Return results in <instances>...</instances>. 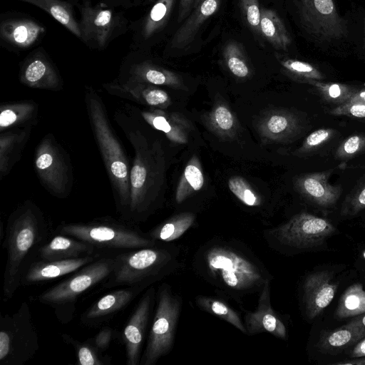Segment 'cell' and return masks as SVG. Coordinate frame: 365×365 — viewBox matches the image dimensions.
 <instances>
[{
	"label": "cell",
	"mask_w": 365,
	"mask_h": 365,
	"mask_svg": "<svg viewBox=\"0 0 365 365\" xmlns=\"http://www.w3.org/2000/svg\"><path fill=\"white\" fill-rule=\"evenodd\" d=\"M365 337V328L347 323L342 327L323 332L318 342L319 349L326 353H336Z\"/></svg>",
	"instance_id": "30"
},
{
	"label": "cell",
	"mask_w": 365,
	"mask_h": 365,
	"mask_svg": "<svg viewBox=\"0 0 365 365\" xmlns=\"http://www.w3.org/2000/svg\"><path fill=\"white\" fill-rule=\"evenodd\" d=\"M34 165L36 175L44 188L58 198L67 197L73 185V174L67 152L51 133L38 144Z\"/></svg>",
	"instance_id": "10"
},
{
	"label": "cell",
	"mask_w": 365,
	"mask_h": 365,
	"mask_svg": "<svg viewBox=\"0 0 365 365\" xmlns=\"http://www.w3.org/2000/svg\"><path fill=\"white\" fill-rule=\"evenodd\" d=\"M304 30L319 41L340 40L347 36L346 22L334 0H296Z\"/></svg>",
	"instance_id": "11"
},
{
	"label": "cell",
	"mask_w": 365,
	"mask_h": 365,
	"mask_svg": "<svg viewBox=\"0 0 365 365\" xmlns=\"http://www.w3.org/2000/svg\"><path fill=\"white\" fill-rule=\"evenodd\" d=\"M222 0H202L175 33L171 47L186 48L195 38L203 23L220 9Z\"/></svg>",
	"instance_id": "27"
},
{
	"label": "cell",
	"mask_w": 365,
	"mask_h": 365,
	"mask_svg": "<svg viewBox=\"0 0 365 365\" xmlns=\"http://www.w3.org/2000/svg\"><path fill=\"white\" fill-rule=\"evenodd\" d=\"M54 232L77 238L97 250L125 251L150 247L158 241L143 232L136 223L111 216L87 222H62Z\"/></svg>",
	"instance_id": "4"
},
{
	"label": "cell",
	"mask_w": 365,
	"mask_h": 365,
	"mask_svg": "<svg viewBox=\"0 0 365 365\" xmlns=\"http://www.w3.org/2000/svg\"><path fill=\"white\" fill-rule=\"evenodd\" d=\"M191 212L176 215L151 230L148 234L156 241L170 242L180 237L194 223Z\"/></svg>",
	"instance_id": "34"
},
{
	"label": "cell",
	"mask_w": 365,
	"mask_h": 365,
	"mask_svg": "<svg viewBox=\"0 0 365 365\" xmlns=\"http://www.w3.org/2000/svg\"><path fill=\"white\" fill-rule=\"evenodd\" d=\"M349 101L359 102L365 104V88L358 89Z\"/></svg>",
	"instance_id": "53"
},
{
	"label": "cell",
	"mask_w": 365,
	"mask_h": 365,
	"mask_svg": "<svg viewBox=\"0 0 365 365\" xmlns=\"http://www.w3.org/2000/svg\"><path fill=\"white\" fill-rule=\"evenodd\" d=\"M33 126L14 128L0 134V180L9 174L21 157Z\"/></svg>",
	"instance_id": "28"
},
{
	"label": "cell",
	"mask_w": 365,
	"mask_h": 365,
	"mask_svg": "<svg viewBox=\"0 0 365 365\" xmlns=\"http://www.w3.org/2000/svg\"><path fill=\"white\" fill-rule=\"evenodd\" d=\"M115 267L101 284V289L151 285L170 273L175 267L174 251L158 245L121 251L115 254Z\"/></svg>",
	"instance_id": "6"
},
{
	"label": "cell",
	"mask_w": 365,
	"mask_h": 365,
	"mask_svg": "<svg viewBox=\"0 0 365 365\" xmlns=\"http://www.w3.org/2000/svg\"><path fill=\"white\" fill-rule=\"evenodd\" d=\"M19 81L24 86L36 89L60 91L63 82L57 68L43 51H36L21 66Z\"/></svg>",
	"instance_id": "16"
},
{
	"label": "cell",
	"mask_w": 365,
	"mask_h": 365,
	"mask_svg": "<svg viewBox=\"0 0 365 365\" xmlns=\"http://www.w3.org/2000/svg\"><path fill=\"white\" fill-rule=\"evenodd\" d=\"M332 170L309 173L297 178L295 187L298 192L313 203L321 207L334 205L339 200L341 187L329 182Z\"/></svg>",
	"instance_id": "21"
},
{
	"label": "cell",
	"mask_w": 365,
	"mask_h": 365,
	"mask_svg": "<svg viewBox=\"0 0 365 365\" xmlns=\"http://www.w3.org/2000/svg\"><path fill=\"white\" fill-rule=\"evenodd\" d=\"M135 110L150 126L163 132L172 142L180 144L187 142L190 127L182 116L155 108L148 110Z\"/></svg>",
	"instance_id": "25"
},
{
	"label": "cell",
	"mask_w": 365,
	"mask_h": 365,
	"mask_svg": "<svg viewBox=\"0 0 365 365\" xmlns=\"http://www.w3.org/2000/svg\"><path fill=\"white\" fill-rule=\"evenodd\" d=\"M364 258H365V252H364Z\"/></svg>",
	"instance_id": "55"
},
{
	"label": "cell",
	"mask_w": 365,
	"mask_h": 365,
	"mask_svg": "<svg viewBox=\"0 0 365 365\" xmlns=\"http://www.w3.org/2000/svg\"><path fill=\"white\" fill-rule=\"evenodd\" d=\"M228 187L243 204L250 207L261 205L260 197L245 178L240 176L231 177L228 180Z\"/></svg>",
	"instance_id": "43"
},
{
	"label": "cell",
	"mask_w": 365,
	"mask_h": 365,
	"mask_svg": "<svg viewBox=\"0 0 365 365\" xmlns=\"http://www.w3.org/2000/svg\"><path fill=\"white\" fill-rule=\"evenodd\" d=\"M205 262L211 276L235 290L252 289L263 286L267 280L255 264L227 246L210 247Z\"/></svg>",
	"instance_id": "9"
},
{
	"label": "cell",
	"mask_w": 365,
	"mask_h": 365,
	"mask_svg": "<svg viewBox=\"0 0 365 365\" xmlns=\"http://www.w3.org/2000/svg\"><path fill=\"white\" fill-rule=\"evenodd\" d=\"M365 209V182L356 187L344 201L341 213L356 215Z\"/></svg>",
	"instance_id": "47"
},
{
	"label": "cell",
	"mask_w": 365,
	"mask_h": 365,
	"mask_svg": "<svg viewBox=\"0 0 365 365\" xmlns=\"http://www.w3.org/2000/svg\"><path fill=\"white\" fill-rule=\"evenodd\" d=\"M36 6L49 14L78 38H81L79 23L77 22L72 5L63 0H19Z\"/></svg>",
	"instance_id": "33"
},
{
	"label": "cell",
	"mask_w": 365,
	"mask_h": 365,
	"mask_svg": "<svg viewBox=\"0 0 365 365\" xmlns=\"http://www.w3.org/2000/svg\"><path fill=\"white\" fill-rule=\"evenodd\" d=\"M114 118L134 150L130 171V205L125 220L137 224L145 221L155 208L164 159L159 143L149 141L129 110H117Z\"/></svg>",
	"instance_id": "1"
},
{
	"label": "cell",
	"mask_w": 365,
	"mask_h": 365,
	"mask_svg": "<svg viewBox=\"0 0 365 365\" xmlns=\"http://www.w3.org/2000/svg\"><path fill=\"white\" fill-rule=\"evenodd\" d=\"M335 230L334 225L326 219L301 212L270 232L284 245L305 249L322 245Z\"/></svg>",
	"instance_id": "12"
},
{
	"label": "cell",
	"mask_w": 365,
	"mask_h": 365,
	"mask_svg": "<svg viewBox=\"0 0 365 365\" xmlns=\"http://www.w3.org/2000/svg\"><path fill=\"white\" fill-rule=\"evenodd\" d=\"M115 332L111 327H104L92 338L95 346L101 354L108 349L115 336Z\"/></svg>",
	"instance_id": "49"
},
{
	"label": "cell",
	"mask_w": 365,
	"mask_h": 365,
	"mask_svg": "<svg viewBox=\"0 0 365 365\" xmlns=\"http://www.w3.org/2000/svg\"><path fill=\"white\" fill-rule=\"evenodd\" d=\"M175 0H157L148 14L142 29V35L148 39L159 31L167 23Z\"/></svg>",
	"instance_id": "38"
},
{
	"label": "cell",
	"mask_w": 365,
	"mask_h": 365,
	"mask_svg": "<svg viewBox=\"0 0 365 365\" xmlns=\"http://www.w3.org/2000/svg\"><path fill=\"white\" fill-rule=\"evenodd\" d=\"M81 38L92 47L104 48L119 25L118 18L108 9L87 4L81 6Z\"/></svg>",
	"instance_id": "14"
},
{
	"label": "cell",
	"mask_w": 365,
	"mask_h": 365,
	"mask_svg": "<svg viewBox=\"0 0 365 365\" xmlns=\"http://www.w3.org/2000/svg\"><path fill=\"white\" fill-rule=\"evenodd\" d=\"M103 254L99 251L93 255L72 259L52 261L36 259L24 272L21 286L48 282L71 274Z\"/></svg>",
	"instance_id": "18"
},
{
	"label": "cell",
	"mask_w": 365,
	"mask_h": 365,
	"mask_svg": "<svg viewBox=\"0 0 365 365\" xmlns=\"http://www.w3.org/2000/svg\"><path fill=\"white\" fill-rule=\"evenodd\" d=\"M365 356V337L356 342V345L350 351V356L352 358Z\"/></svg>",
	"instance_id": "51"
},
{
	"label": "cell",
	"mask_w": 365,
	"mask_h": 365,
	"mask_svg": "<svg viewBox=\"0 0 365 365\" xmlns=\"http://www.w3.org/2000/svg\"><path fill=\"white\" fill-rule=\"evenodd\" d=\"M39 349L29 304L21 302L12 314L0 317V365H24Z\"/></svg>",
	"instance_id": "7"
},
{
	"label": "cell",
	"mask_w": 365,
	"mask_h": 365,
	"mask_svg": "<svg viewBox=\"0 0 365 365\" xmlns=\"http://www.w3.org/2000/svg\"><path fill=\"white\" fill-rule=\"evenodd\" d=\"M53 233L50 221L30 200L20 204L9 215L1 244L7 257L3 279L4 302L14 297L24 272L37 259L40 247Z\"/></svg>",
	"instance_id": "2"
},
{
	"label": "cell",
	"mask_w": 365,
	"mask_h": 365,
	"mask_svg": "<svg viewBox=\"0 0 365 365\" xmlns=\"http://www.w3.org/2000/svg\"><path fill=\"white\" fill-rule=\"evenodd\" d=\"M156 299L155 312L139 365H154L171 351L174 344L181 301L167 284L159 287Z\"/></svg>",
	"instance_id": "8"
},
{
	"label": "cell",
	"mask_w": 365,
	"mask_h": 365,
	"mask_svg": "<svg viewBox=\"0 0 365 365\" xmlns=\"http://www.w3.org/2000/svg\"><path fill=\"white\" fill-rule=\"evenodd\" d=\"M202 0H180L178 15V22L180 23L186 19L192 10Z\"/></svg>",
	"instance_id": "50"
},
{
	"label": "cell",
	"mask_w": 365,
	"mask_h": 365,
	"mask_svg": "<svg viewBox=\"0 0 365 365\" xmlns=\"http://www.w3.org/2000/svg\"><path fill=\"white\" fill-rule=\"evenodd\" d=\"M240 6L248 26L257 35L260 34L261 8L258 0H240Z\"/></svg>",
	"instance_id": "45"
},
{
	"label": "cell",
	"mask_w": 365,
	"mask_h": 365,
	"mask_svg": "<svg viewBox=\"0 0 365 365\" xmlns=\"http://www.w3.org/2000/svg\"><path fill=\"white\" fill-rule=\"evenodd\" d=\"M156 298L153 287L143 293L123 329L127 365H139L147 328Z\"/></svg>",
	"instance_id": "13"
},
{
	"label": "cell",
	"mask_w": 365,
	"mask_h": 365,
	"mask_svg": "<svg viewBox=\"0 0 365 365\" xmlns=\"http://www.w3.org/2000/svg\"><path fill=\"white\" fill-rule=\"evenodd\" d=\"M336 365H365V356L356 357L347 361L334 363Z\"/></svg>",
	"instance_id": "52"
},
{
	"label": "cell",
	"mask_w": 365,
	"mask_h": 365,
	"mask_svg": "<svg viewBox=\"0 0 365 365\" xmlns=\"http://www.w3.org/2000/svg\"><path fill=\"white\" fill-rule=\"evenodd\" d=\"M279 61L282 66L300 82L307 80L321 81L324 78L323 73L312 64L297 59L281 58Z\"/></svg>",
	"instance_id": "42"
},
{
	"label": "cell",
	"mask_w": 365,
	"mask_h": 365,
	"mask_svg": "<svg viewBox=\"0 0 365 365\" xmlns=\"http://www.w3.org/2000/svg\"><path fill=\"white\" fill-rule=\"evenodd\" d=\"M84 101L89 124L111 185L117 210L120 217L125 220L130 205L131 165L98 92L91 86H86Z\"/></svg>",
	"instance_id": "3"
},
{
	"label": "cell",
	"mask_w": 365,
	"mask_h": 365,
	"mask_svg": "<svg viewBox=\"0 0 365 365\" xmlns=\"http://www.w3.org/2000/svg\"><path fill=\"white\" fill-rule=\"evenodd\" d=\"M149 286L148 284L125 286L107 293L82 314L81 324L86 327H97L108 322Z\"/></svg>",
	"instance_id": "15"
},
{
	"label": "cell",
	"mask_w": 365,
	"mask_h": 365,
	"mask_svg": "<svg viewBox=\"0 0 365 365\" xmlns=\"http://www.w3.org/2000/svg\"><path fill=\"white\" fill-rule=\"evenodd\" d=\"M245 326L250 335L267 332L280 339L286 338L285 326L271 306L269 280L262 286L256 310L245 314Z\"/></svg>",
	"instance_id": "19"
},
{
	"label": "cell",
	"mask_w": 365,
	"mask_h": 365,
	"mask_svg": "<svg viewBox=\"0 0 365 365\" xmlns=\"http://www.w3.org/2000/svg\"><path fill=\"white\" fill-rule=\"evenodd\" d=\"M115 264V254L104 253L43 291L36 300L53 308L57 319L66 324L74 317L78 297L95 286L101 285L110 275Z\"/></svg>",
	"instance_id": "5"
},
{
	"label": "cell",
	"mask_w": 365,
	"mask_h": 365,
	"mask_svg": "<svg viewBox=\"0 0 365 365\" xmlns=\"http://www.w3.org/2000/svg\"><path fill=\"white\" fill-rule=\"evenodd\" d=\"M64 341L71 345L77 356V364L79 365H106L110 364V358L103 356L95 346L92 338L81 342L68 334L62 335Z\"/></svg>",
	"instance_id": "37"
},
{
	"label": "cell",
	"mask_w": 365,
	"mask_h": 365,
	"mask_svg": "<svg viewBox=\"0 0 365 365\" xmlns=\"http://www.w3.org/2000/svg\"><path fill=\"white\" fill-rule=\"evenodd\" d=\"M304 83L314 86L324 101L338 106L348 102L358 91L354 86L340 83L322 82L318 80H307Z\"/></svg>",
	"instance_id": "41"
},
{
	"label": "cell",
	"mask_w": 365,
	"mask_h": 365,
	"mask_svg": "<svg viewBox=\"0 0 365 365\" xmlns=\"http://www.w3.org/2000/svg\"><path fill=\"white\" fill-rule=\"evenodd\" d=\"M222 56L227 68L235 76L245 78L250 76L251 69L240 43L228 41L223 48Z\"/></svg>",
	"instance_id": "40"
},
{
	"label": "cell",
	"mask_w": 365,
	"mask_h": 365,
	"mask_svg": "<svg viewBox=\"0 0 365 365\" xmlns=\"http://www.w3.org/2000/svg\"><path fill=\"white\" fill-rule=\"evenodd\" d=\"M204 176L200 163L196 156L190 159L180 178L175 192V200L182 202L190 195L202 188Z\"/></svg>",
	"instance_id": "35"
},
{
	"label": "cell",
	"mask_w": 365,
	"mask_h": 365,
	"mask_svg": "<svg viewBox=\"0 0 365 365\" xmlns=\"http://www.w3.org/2000/svg\"><path fill=\"white\" fill-rule=\"evenodd\" d=\"M99 252L93 245L77 238L54 232L42 245L36 259L60 260L81 257Z\"/></svg>",
	"instance_id": "23"
},
{
	"label": "cell",
	"mask_w": 365,
	"mask_h": 365,
	"mask_svg": "<svg viewBox=\"0 0 365 365\" xmlns=\"http://www.w3.org/2000/svg\"><path fill=\"white\" fill-rule=\"evenodd\" d=\"M196 303L203 310L217 316L247 334L245 324L241 321L238 314L226 303L206 296L197 297Z\"/></svg>",
	"instance_id": "39"
},
{
	"label": "cell",
	"mask_w": 365,
	"mask_h": 365,
	"mask_svg": "<svg viewBox=\"0 0 365 365\" xmlns=\"http://www.w3.org/2000/svg\"><path fill=\"white\" fill-rule=\"evenodd\" d=\"M337 287L333 274L327 271L307 277L303 289L305 312L309 319L317 317L331 302Z\"/></svg>",
	"instance_id": "20"
},
{
	"label": "cell",
	"mask_w": 365,
	"mask_h": 365,
	"mask_svg": "<svg viewBox=\"0 0 365 365\" xmlns=\"http://www.w3.org/2000/svg\"><path fill=\"white\" fill-rule=\"evenodd\" d=\"M0 131L34 126L36 122L38 106L34 101H22L6 103L0 108Z\"/></svg>",
	"instance_id": "29"
},
{
	"label": "cell",
	"mask_w": 365,
	"mask_h": 365,
	"mask_svg": "<svg viewBox=\"0 0 365 365\" xmlns=\"http://www.w3.org/2000/svg\"><path fill=\"white\" fill-rule=\"evenodd\" d=\"M365 150V135H352L344 140L336 150L335 157L339 160L354 158Z\"/></svg>",
	"instance_id": "44"
},
{
	"label": "cell",
	"mask_w": 365,
	"mask_h": 365,
	"mask_svg": "<svg viewBox=\"0 0 365 365\" xmlns=\"http://www.w3.org/2000/svg\"><path fill=\"white\" fill-rule=\"evenodd\" d=\"M118 78L187 90L180 76L149 61L131 62L124 66Z\"/></svg>",
	"instance_id": "22"
},
{
	"label": "cell",
	"mask_w": 365,
	"mask_h": 365,
	"mask_svg": "<svg viewBox=\"0 0 365 365\" xmlns=\"http://www.w3.org/2000/svg\"><path fill=\"white\" fill-rule=\"evenodd\" d=\"M349 323L365 328V313L355 317Z\"/></svg>",
	"instance_id": "54"
},
{
	"label": "cell",
	"mask_w": 365,
	"mask_h": 365,
	"mask_svg": "<svg viewBox=\"0 0 365 365\" xmlns=\"http://www.w3.org/2000/svg\"><path fill=\"white\" fill-rule=\"evenodd\" d=\"M334 135L331 128H319L311 133L297 150L299 153H307L319 148L327 143Z\"/></svg>",
	"instance_id": "46"
},
{
	"label": "cell",
	"mask_w": 365,
	"mask_h": 365,
	"mask_svg": "<svg viewBox=\"0 0 365 365\" xmlns=\"http://www.w3.org/2000/svg\"><path fill=\"white\" fill-rule=\"evenodd\" d=\"M208 128L222 139H232L237 130V120L229 106L222 101L214 105L205 117Z\"/></svg>",
	"instance_id": "32"
},
{
	"label": "cell",
	"mask_w": 365,
	"mask_h": 365,
	"mask_svg": "<svg viewBox=\"0 0 365 365\" xmlns=\"http://www.w3.org/2000/svg\"><path fill=\"white\" fill-rule=\"evenodd\" d=\"M334 115H344L356 118H365V104L348 101L339 105L330 110Z\"/></svg>",
	"instance_id": "48"
},
{
	"label": "cell",
	"mask_w": 365,
	"mask_h": 365,
	"mask_svg": "<svg viewBox=\"0 0 365 365\" xmlns=\"http://www.w3.org/2000/svg\"><path fill=\"white\" fill-rule=\"evenodd\" d=\"M259 133L269 141L289 139L302 129V122L297 115L286 110H274L265 114L257 125Z\"/></svg>",
	"instance_id": "24"
},
{
	"label": "cell",
	"mask_w": 365,
	"mask_h": 365,
	"mask_svg": "<svg viewBox=\"0 0 365 365\" xmlns=\"http://www.w3.org/2000/svg\"><path fill=\"white\" fill-rule=\"evenodd\" d=\"M45 32V27L28 18L6 19L0 24L1 38L21 49L31 47Z\"/></svg>",
	"instance_id": "26"
},
{
	"label": "cell",
	"mask_w": 365,
	"mask_h": 365,
	"mask_svg": "<svg viewBox=\"0 0 365 365\" xmlns=\"http://www.w3.org/2000/svg\"><path fill=\"white\" fill-rule=\"evenodd\" d=\"M365 313V290L360 283L349 287L341 295L334 313L337 319L356 317Z\"/></svg>",
	"instance_id": "36"
},
{
	"label": "cell",
	"mask_w": 365,
	"mask_h": 365,
	"mask_svg": "<svg viewBox=\"0 0 365 365\" xmlns=\"http://www.w3.org/2000/svg\"><path fill=\"white\" fill-rule=\"evenodd\" d=\"M260 34L274 48L286 51L292 38L278 14L269 9L261 8Z\"/></svg>",
	"instance_id": "31"
},
{
	"label": "cell",
	"mask_w": 365,
	"mask_h": 365,
	"mask_svg": "<svg viewBox=\"0 0 365 365\" xmlns=\"http://www.w3.org/2000/svg\"><path fill=\"white\" fill-rule=\"evenodd\" d=\"M103 87L112 96L151 108L164 109L171 103L165 91L149 83L117 78L103 84Z\"/></svg>",
	"instance_id": "17"
}]
</instances>
